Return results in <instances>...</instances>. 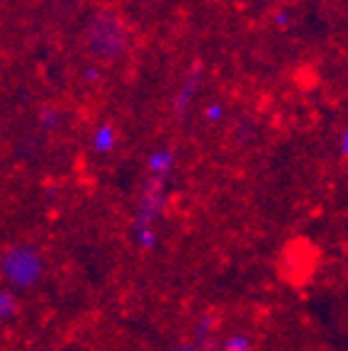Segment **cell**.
Masks as SVG:
<instances>
[{"instance_id":"1","label":"cell","mask_w":348,"mask_h":351,"mask_svg":"<svg viewBox=\"0 0 348 351\" xmlns=\"http://www.w3.org/2000/svg\"><path fill=\"white\" fill-rule=\"evenodd\" d=\"M88 39H90V47L98 54L112 59L114 54H120L127 44V29L120 20L114 17H103L100 15L98 20L92 22L88 27Z\"/></svg>"},{"instance_id":"2","label":"cell","mask_w":348,"mask_h":351,"mask_svg":"<svg viewBox=\"0 0 348 351\" xmlns=\"http://www.w3.org/2000/svg\"><path fill=\"white\" fill-rule=\"evenodd\" d=\"M114 144V130L112 127H100L98 132H95V149L98 152H110Z\"/></svg>"},{"instance_id":"3","label":"cell","mask_w":348,"mask_h":351,"mask_svg":"<svg viewBox=\"0 0 348 351\" xmlns=\"http://www.w3.org/2000/svg\"><path fill=\"white\" fill-rule=\"evenodd\" d=\"M205 112H207V120H219V117L224 115V108H222V105L214 103V105H210V108H207Z\"/></svg>"},{"instance_id":"4","label":"cell","mask_w":348,"mask_h":351,"mask_svg":"<svg viewBox=\"0 0 348 351\" xmlns=\"http://www.w3.org/2000/svg\"><path fill=\"white\" fill-rule=\"evenodd\" d=\"M86 81H98V69H88L86 71Z\"/></svg>"},{"instance_id":"5","label":"cell","mask_w":348,"mask_h":351,"mask_svg":"<svg viewBox=\"0 0 348 351\" xmlns=\"http://www.w3.org/2000/svg\"><path fill=\"white\" fill-rule=\"evenodd\" d=\"M275 22L280 25V27H285V25H288V12H280V15L275 17Z\"/></svg>"}]
</instances>
